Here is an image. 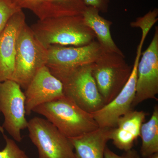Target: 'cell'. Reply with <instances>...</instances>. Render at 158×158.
<instances>
[{
	"instance_id": "obj_4",
	"label": "cell",
	"mask_w": 158,
	"mask_h": 158,
	"mask_svg": "<svg viewBox=\"0 0 158 158\" xmlns=\"http://www.w3.org/2000/svg\"><path fill=\"white\" fill-rule=\"evenodd\" d=\"M132 67L124 55L105 50L92 65V75L105 105L111 102L126 84Z\"/></svg>"
},
{
	"instance_id": "obj_21",
	"label": "cell",
	"mask_w": 158,
	"mask_h": 158,
	"mask_svg": "<svg viewBox=\"0 0 158 158\" xmlns=\"http://www.w3.org/2000/svg\"><path fill=\"white\" fill-rule=\"evenodd\" d=\"M104 158H143L135 150L132 149L124 152L121 155L117 154L107 147L104 152Z\"/></svg>"
},
{
	"instance_id": "obj_22",
	"label": "cell",
	"mask_w": 158,
	"mask_h": 158,
	"mask_svg": "<svg viewBox=\"0 0 158 158\" xmlns=\"http://www.w3.org/2000/svg\"><path fill=\"white\" fill-rule=\"evenodd\" d=\"M87 7H92L98 9L100 12L106 13L109 9L110 0H84Z\"/></svg>"
},
{
	"instance_id": "obj_9",
	"label": "cell",
	"mask_w": 158,
	"mask_h": 158,
	"mask_svg": "<svg viewBox=\"0 0 158 158\" xmlns=\"http://www.w3.org/2000/svg\"><path fill=\"white\" fill-rule=\"evenodd\" d=\"M138 66L136 94L132 107L148 99L157 100L158 94V27Z\"/></svg>"
},
{
	"instance_id": "obj_2",
	"label": "cell",
	"mask_w": 158,
	"mask_h": 158,
	"mask_svg": "<svg viewBox=\"0 0 158 158\" xmlns=\"http://www.w3.org/2000/svg\"><path fill=\"white\" fill-rule=\"evenodd\" d=\"M33 112L44 116L69 139L80 137L99 128L91 113L65 96L40 105Z\"/></svg>"
},
{
	"instance_id": "obj_16",
	"label": "cell",
	"mask_w": 158,
	"mask_h": 158,
	"mask_svg": "<svg viewBox=\"0 0 158 158\" xmlns=\"http://www.w3.org/2000/svg\"><path fill=\"white\" fill-rule=\"evenodd\" d=\"M99 12L96 8L86 7L82 15L85 25L94 33L97 40L103 49L124 55L112 38L110 27L113 23L101 16Z\"/></svg>"
},
{
	"instance_id": "obj_15",
	"label": "cell",
	"mask_w": 158,
	"mask_h": 158,
	"mask_svg": "<svg viewBox=\"0 0 158 158\" xmlns=\"http://www.w3.org/2000/svg\"><path fill=\"white\" fill-rule=\"evenodd\" d=\"M111 129L99 127L80 137L69 139L73 146L74 158H104Z\"/></svg>"
},
{
	"instance_id": "obj_6",
	"label": "cell",
	"mask_w": 158,
	"mask_h": 158,
	"mask_svg": "<svg viewBox=\"0 0 158 158\" xmlns=\"http://www.w3.org/2000/svg\"><path fill=\"white\" fill-rule=\"evenodd\" d=\"M27 128L39 158H74L70 140L47 119L34 117L28 121Z\"/></svg>"
},
{
	"instance_id": "obj_7",
	"label": "cell",
	"mask_w": 158,
	"mask_h": 158,
	"mask_svg": "<svg viewBox=\"0 0 158 158\" xmlns=\"http://www.w3.org/2000/svg\"><path fill=\"white\" fill-rule=\"evenodd\" d=\"M25 97L22 88L11 80L0 83V113L4 121L2 128L15 141H22L21 131L27 128L26 118Z\"/></svg>"
},
{
	"instance_id": "obj_11",
	"label": "cell",
	"mask_w": 158,
	"mask_h": 158,
	"mask_svg": "<svg viewBox=\"0 0 158 158\" xmlns=\"http://www.w3.org/2000/svg\"><path fill=\"white\" fill-rule=\"evenodd\" d=\"M103 49L97 40L82 46L51 45L47 48L46 66L49 69L68 68L91 64Z\"/></svg>"
},
{
	"instance_id": "obj_20",
	"label": "cell",
	"mask_w": 158,
	"mask_h": 158,
	"mask_svg": "<svg viewBox=\"0 0 158 158\" xmlns=\"http://www.w3.org/2000/svg\"><path fill=\"white\" fill-rule=\"evenodd\" d=\"M21 10L15 6L10 0H0V35L9 19L15 13Z\"/></svg>"
},
{
	"instance_id": "obj_10",
	"label": "cell",
	"mask_w": 158,
	"mask_h": 158,
	"mask_svg": "<svg viewBox=\"0 0 158 158\" xmlns=\"http://www.w3.org/2000/svg\"><path fill=\"white\" fill-rule=\"evenodd\" d=\"M24 93L27 116L38 106L64 96L62 83L46 65L37 72Z\"/></svg>"
},
{
	"instance_id": "obj_3",
	"label": "cell",
	"mask_w": 158,
	"mask_h": 158,
	"mask_svg": "<svg viewBox=\"0 0 158 158\" xmlns=\"http://www.w3.org/2000/svg\"><path fill=\"white\" fill-rule=\"evenodd\" d=\"M91 64L68 68L49 69L63 86L64 96L90 113L105 104L92 75Z\"/></svg>"
},
{
	"instance_id": "obj_18",
	"label": "cell",
	"mask_w": 158,
	"mask_h": 158,
	"mask_svg": "<svg viewBox=\"0 0 158 158\" xmlns=\"http://www.w3.org/2000/svg\"><path fill=\"white\" fill-rule=\"evenodd\" d=\"M0 131L2 134L6 142L4 149L0 151V158H30L25 152L21 149L15 141L4 134V130L0 127Z\"/></svg>"
},
{
	"instance_id": "obj_1",
	"label": "cell",
	"mask_w": 158,
	"mask_h": 158,
	"mask_svg": "<svg viewBox=\"0 0 158 158\" xmlns=\"http://www.w3.org/2000/svg\"><path fill=\"white\" fill-rule=\"evenodd\" d=\"M31 28L38 41L47 49L54 45L82 46L96 38L92 30L85 25L82 15L39 19Z\"/></svg>"
},
{
	"instance_id": "obj_23",
	"label": "cell",
	"mask_w": 158,
	"mask_h": 158,
	"mask_svg": "<svg viewBox=\"0 0 158 158\" xmlns=\"http://www.w3.org/2000/svg\"><path fill=\"white\" fill-rule=\"evenodd\" d=\"M147 158H158V152L155 153L150 156Z\"/></svg>"
},
{
	"instance_id": "obj_17",
	"label": "cell",
	"mask_w": 158,
	"mask_h": 158,
	"mask_svg": "<svg viewBox=\"0 0 158 158\" xmlns=\"http://www.w3.org/2000/svg\"><path fill=\"white\" fill-rule=\"evenodd\" d=\"M140 155L143 158L158 152V106L156 105L149 120L141 125Z\"/></svg>"
},
{
	"instance_id": "obj_13",
	"label": "cell",
	"mask_w": 158,
	"mask_h": 158,
	"mask_svg": "<svg viewBox=\"0 0 158 158\" xmlns=\"http://www.w3.org/2000/svg\"><path fill=\"white\" fill-rule=\"evenodd\" d=\"M19 9H28L39 20L82 15L86 9L84 0H10Z\"/></svg>"
},
{
	"instance_id": "obj_5",
	"label": "cell",
	"mask_w": 158,
	"mask_h": 158,
	"mask_svg": "<svg viewBox=\"0 0 158 158\" xmlns=\"http://www.w3.org/2000/svg\"><path fill=\"white\" fill-rule=\"evenodd\" d=\"M47 49L26 23L18 39L14 69L10 80L25 90L40 69L46 65Z\"/></svg>"
},
{
	"instance_id": "obj_19",
	"label": "cell",
	"mask_w": 158,
	"mask_h": 158,
	"mask_svg": "<svg viewBox=\"0 0 158 158\" xmlns=\"http://www.w3.org/2000/svg\"><path fill=\"white\" fill-rule=\"evenodd\" d=\"M157 9L151 10L142 17H138L135 21L132 22L130 25L132 27L139 28L141 31L149 32L154 25L157 22L158 18Z\"/></svg>"
},
{
	"instance_id": "obj_14",
	"label": "cell",
	"mask_w": 158,
	"mask_h": 158,
	"mask_svg": "<svg viewBox=\"0 0 158 158\" xmlns=\"http://www.w3.org/2000/svg\"><path fill=\"white\" fill-rule=\"evenodd\" d=\"M146 116L144 111L132 110L118 118L116 127L112 128L110 134L114 145L124 152L132 149L135 141L140 137Z\"/></svg>"
},
{
	"instance_id": "obj_12",
	"label": "cell",
	"mask_w": 158,
	"mask_h": 158,
	"mask_svg": "<svg viewBox=\"0 0 158 158\" xmlns=\"http://www.w3.org/2000/svg\"><path fill=\"white\" fill-rule=\"evenodd\" d=\"M27 23L23 10L9 19L0 35V83L10 80L14 71L18 39Z\"/></svg>"
},
{
	"instance_id": "obj_8",
	"label": "cell",
	"mask_w": 158,
	"mask_h": 158,
	"mask_svg": "<svg viewBox=\"0 0 158 158\" xmlns=\"http://www.w3.org/2000/svg\"><path fill=\"white\" fill-rule=\"evenodd\" d=\"M144 41L140 40L131 75L121 91L110 102L91 113L99 127H116L118 118L132 110L136 94L138 66L142 53Z\"/></svg>"
}]
</instances>
